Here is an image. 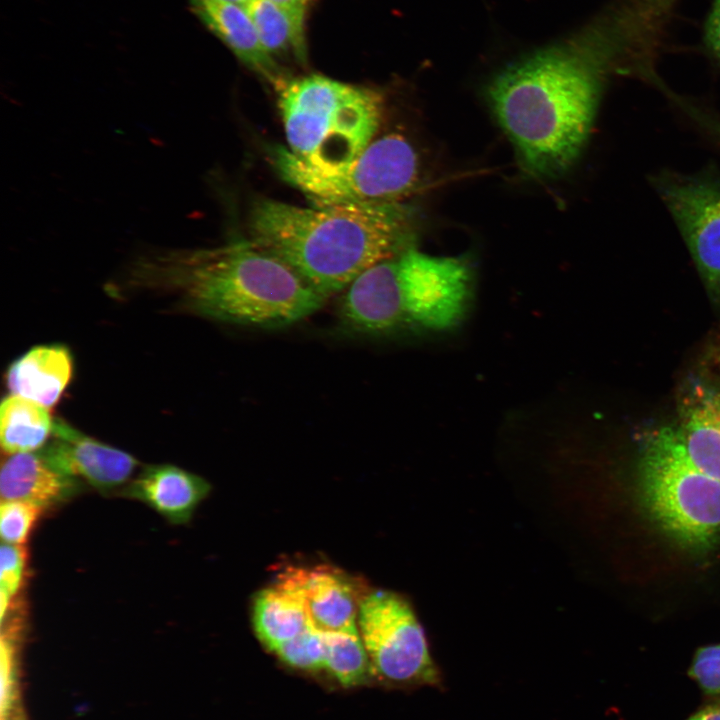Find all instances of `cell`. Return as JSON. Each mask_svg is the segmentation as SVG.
Listing matches in <instances>:
<instances>
[{
    "label": "cell",
    "instance_id": "obj_1",
    "mask_svg": "<svg viewBox=\"0 0 720 720\" xmlns=\"http://www.w3.org/2000/svg\"><path fill=\"white\" fill-rule=\"evenodd\" d=\"M659 40L642 11L611 6L568 46L539 51L497 74L488 101L522 168L541 179L567 172L587 143L606 79L641 78Z\"/></svg>",
    "mask_w": 720,
    "mask_h": 720
},
{
    "label": "cell",
    "instance_id": "obj_2",
    "mask_svg": "<svg viewBox=\"0 0 720 720\" xmlns=\"http://www.w3.org/2000/svg\"><path fill=\"white\" fill-rule=\"evenodd\" d=\"M131 280L175 293L202 316L257 328L290 326L327 300L284 261L249 239L146 256L135 262Z\"/></svg>",
    "mask_w": 720,
    "mask_h": 720
},
{
    "label": "cell",
    "instance_id": "obj_3",
    "mask_svg": "<svg viewBox=\"0 0 720 720\" xmlns=\"http://www.w3.org/2000/svg\"><path fill=\"white\" fill-rule=\"evenodd\" d=\"M249 240L289 265L326 299L372 265L411 247L413 210L401 202L301 207L256 200Z\"/></svg>",
    "mask_w": 720,
    "mask_h": 720
},
{
    "label": "cell",
    "instance_id": "obj_4",
    "mask_svg": "<svg viewBox=\"0 0 720 720\" xmlns=\"http://www.w3.org/2000/svg\"><path fill=\"white\" fill-rule=\"evenodd\" d=\"M276 91L287 148L322 170L339 169L358 157L383 119L380 92L324 75L288 78Z\"/></svg>",
    "mask_w": 720,
    "mask_h": 720
},
{
    "label": "cell",
    "instance_id": "obj_5",
    "mask_svg": "<svg viewBox=\"0 0 720 720\" xmlns=\"http://www.w3.org/2000/svg\"><path fill=\"white\" fill-rule=\"evenodd\" d=\"M637 494L650 522L683 550L704 554L718 543L720 482L693 464L675 426L645 433Z\"/></svg>",
    "mask_w": 720,
    "mask_h": 720
},
{
    "label": "cell",
    "instance_id": "obj_6",
    "mask_svg": "<svg viewBox=\"0 0 720 720\" xmlns=\"http://www.w3.org/2000/svg\"><path fill=\"white\" fill-rule=\"evenodd\" d=\"M270 160L279 176L314 206L400 202L416 189L420 177L418 153L399 133L374 139L336 170L316 168L284 146L272 147Z\"/></svg>",
    "mask_w": 720,
    "mask_h": 720
},
{
    "label": "cell",
    "instance_id": "obj_7",
    "mask_svg": "<svg viewBox=\"0 0 720 720\" xmlns=\"http://www.w3.org/2000/svg\"><path fill=\"white\" fill-rule=\"evenodd\" d=\"M360 637L374 672L397 686H439L440 672L431 657L424 630L400 595L376 590L361 598Z\"/></svg>",
    "mask_w": 720,
    "mask_h": 720
},
{
    "label": "cell",
    "instance_id": "obj_8",
    "mask_svg": "<svg viewBox=\"0 0 720 720\" xmlns=\"http://www.w3.org/2000/svg\"><path fill=\"white\" fill-rule=\"evenodd\" d=\"M408 322L447 331L465 319L473 296V270L466 257H437L412 246L396 255Z\"/></svg>",
    "mask_w": 720,
    "mask_h": 720
},
{
    "label": "cell",
    "instance_id": "obj_9",
    "mask_svg": "<svg viewBox=\"0 0 720 720\" xmlns=\"http://www.w3.org/2000/svg\"><path fill=\"white\" fill-rule=\"evenodd\" d=\"M656 189L676 221L703 283L720 302V183L663 174Z\"/></svg>",
    "mask_w": 720,
    "mask_h": 720
},
{
    "label": "cell",
    "instance_id": "obj_10",
    "mask_svg": "<svg viewBox=\"0 0 720 720\" xmlns=\"http://www.w3.org/2000/svg\"><path fill=\"white\" fill-rule=\"evenodd\" d=\"M52 440L37 451L56 471L107 494L126 486L137 467L130 454L54 419Z\"/></svg>",
    "mask_w": 720,
    "mask_h": 720
},
{
    "label": "cell",
    "instance_id": "obj_11",
    "mask_svg": "<svg viewBox=\"0 0 720 720\" xmlns=\"http://www.w3.org/2000/svg\"><path fill=\"white\" fill-rule=\"evenodd\" d=\"M339 315L346 328L366 335L387 334L408 322L396 255L372 265L347 286Z\"/></svg>",
    "mask_w": 720,
    "mask_h": 720
},
{
    "label": "cell",
    "instance_id": "obj_12",
    "mask_svg": "<svg viewBox=\"0 0 720 720\" xmlns=\"http://www.w3.org/2000/svg\"><path fill=\"white\" fill-rule=\"evenodd\" d=\"M277 583L298 595L309 624L320 632H357L361 600L353 583L329 567L286 568Z\"/></svg>",
    "mask_w": 720,
    "mask_h": 720
},
{
    "label": "cell",
    "instance_id": "obj_13",
    "mask_svg": "<svg viewBox=\"0 0 720 720\" xmlns=\"http://www.w3.org/2000/svg\"><path fill=\"white\" fill-rule=\"evenodd\" d=\"M677 417L675 427L688 457L720 482V387L689 378L678 393Z\"/></svg>",
    "mask_w": 720,
    "mask_h": 720
},
{
    "label": "cell",
    "instance_id": "obj_14",
    "mask_svg": "<svg viewBox=\"0 0 720 720\" xmlns=\"http://www.w3.org/2000/svg\"><path fill=\"white\" fill-rule=\"evenodd\" d=\"M210 491L202 477L170 464L147 466L121 495L148 505L172 524L187 523Z\"/></svg>",
    "mask_w": 720,
    "mask_h": 720
},
{
    "label": "cell",
    "instance_id": "obj_15",
    "mask_svg": "<svg viewBox=\"0 0 720 720\" xmlns=\"http://www.w3.org/2000/svg\"><path fill=\"white\" fill-rule=\"evenodd\" d=\"M191 1L195 14L244 65L275 89L288 79L263 47L244 6L216 0Z\"/></svg>",
    "mask_w": 720,
    "mask_h": 720
},
{
    "label": "cell",
    "instance_id": "obj_16",
    "mask_svg": "<svg viewBox=\"0 0 720 720\" xmlns=\"http://www.w3.org/2000/svg\"><path fill=\"white\" fill-rule=\"evenodd\" d=\"M82 486L53 469L38 452L8 455L1 466L2 500L28 501L47 510L77 495Z\"/></svg>",
    "mask_w": 720,
    "mask_h": 720
},
{
    "label": "cell",
    "instance_id": "obj_17",
    "mask_svg": "<svg viewBox=\"0 0 720 720\" xmlns=\"http://www.w3.org/2000/svg\"><path fill=\"white\" fill-rule=\"evenodd\" d=\"M73 373V359L63 345L36 346L16 359L6 373L12 395L34 401L46 408L61 398Z\"/></svg>",
    "mask_w": 720,
    "mask_h": 720
},
{
    "label": "cell",
    "instance_id": "obj_18",
    "mask_svg": "<svg viewBox=\"0 0 720 720\" xmlns=\"http://www.w3.org/2000/svg\"><path fill=\"white\" fill-rule=\"evenodd\" d=\"M253 624L259 640L272 652L310 626L300 597L277 582L257 594Z\"/></svg>",
    "mask_w": 720,
    "mask_h": 720
},
{
    "label": "cell",
    "instance_id": "obj_19",
    "mask_svg": "<svg viewBox=\"0 0 720 720\" xmlns=\"http://www.w3.org/2000/svg\"><path fill=\"white\" fill-rule=\"evenodd\" d=\"M54 419L48 408L10 395L0 407V442L8 455L41 450L52 435Z\"/></svg>",
    "mask_w": 720,
    "mask_h": 720
},
{
    "label": "cell",
    "instance_id": "obj_20",
    "mask_svg": "<svg viewBox=\"0 0 720 720\" xmlns=\"http://www.w3.org/2000/svg\"><path fill=\"white\" fill-rule=\"evenodd\" d=\"M244 7L271 56L292 53L306 63L305 12L288 10L271 0H250Z\"/></svg>",
    "mask_w": 720,
    "mask_h": 720
},
{
    "label": "cell",
    "instance_id": "obj_21",
    "mask_svg": "<svg viewBox=\"0 0 720 720\" xmlns=\"http://www.w3.org/2000/svg\"><path fill=\"white\" fill-rule=\"evenodd\" d=\"M322 633L325 642L324 669L343 686L366 683L372 668L358 631Z\"/></svg>",
    "mask_w": 720,
    "mask_h": 720
},
{
    "label": "cell",
    "instance_id": "obj_22",
    "mask_svg": "<svg viewBox=\"0 0 720 720\" xmlns=\"http://www.w3.org/2000/svg\"><path fill=\"white\" fill-rule=\"evenodd\" d=\"M274 653L291 667L306 671L322 670L325 667L323 633L309 626Z\"/></svg>",
    "mask_w": 720,
    "mask_h": 720
},
{
    "label": "cell",
    "instance_id": "obj_23",
    "mask_svg": "<svg viewBox=\"0 0 720 720\" xmlns=\"http://www.w3.org/2000/svg\"><path fill=\"white\" fill-rule=\"evenodd\" d=\"M44 511L42 507L28 501L2 500L0 508L2 543L24 545Z\"/></svg>",
    "mask_w": 720,
    "mask_h": 720
},
{
    "label": "cell",
    "instance_id": "obj_24",
    "mask_svg": "<svg viewBox=\"0 0 720 720\" xmlns=\"http://www.w3.org/2000/svg\"><path fill=\"white\" fill-rule=\"evenodd\" d=\"M0 558V593L13 601L27 578L28 550L24 545L2 543Z\"/></svg>",
    "mask_w": 720,
    "mask_h": 720
},
{
    "label": "cell",
    "instance_id": "obj_25",
    "mask_svg": "<svg viewBox=\"0 0 720 720\" xmlns=\"http://www.w3.org/2000/svg\"><path fill=\"white\" fill-rule=\"evenodd\" d=\"M688 673L704 693L720 695V644L699 648Z\"/></svg>",
    "mask_w": 720,
    "mask_h": 720
},
{
    "label": "cell",
    "instance_id": "obj_26",
    "mask_svg": "<svg viewBox=\"0 0 720 720\" xmlns=\"http://www.w3.org/2000/svg\"><path fill=\"white\" fill-rule=\"evenodd\" d=\"M668 96L682 108V110L694 120L701 128H703L712 138L720 144V116L710 111L694 105L692 102L678 96L674 92H670Z\"/></svg>",
    "mask_w": 720,
    "mask_h": 720
},
{
    "label": "cell",
    "instance_id": "obj_27",
    "mask_svg": "<svg viewBox=\"0 0 720 720\" xmlns=\"http://www.w3.org/2000/svg\"><path fill=\"white\" fill-rule=\"evenodd\" d=\"M703 43L709 55L720 65V0H712L703 26Z\"/></svg>",
    "mask_w": 720,
    "mask_h": 720
},
{
    "label": "cell",
    "instance_id": "obj_28",
    "mask_svg": "<svg viewBox=\"0 0 720 720\" xmlns=\"http://www.w3.org/2000/svg\"><path fill=\"white\" fill-rule=\"evenodd\" d=\"M686 720H720V698L703 706Z\"/></svg>",
    "mask_w": 720,
    "mask_h": 720
},
{
    "label": "cell",
    "instance_id": "obj_29",
    "mask_svg": "<svg viewBox=\"0 0 720 720\" xmlns=\"http://www.w3.org/2000/svg\"><path fill=\"white\" fill-rule=\"evenodd\" d=\"M282 7L296 12H305L307 3L310 0H271Z\"/></svg>",
    "mask_w": 720,
    "mask_h": 720
},
{
    "label": "cell",
    "instance_id": "obj_30",
    "mask_svg": "<svg viewBox=\"0 0 720 720\" xmlns=\"http://www.w3.org/2000/svg\"><path fill=\"white\" fill-rule=\"evenodd\" d=\"M216 1L228 2V3L245 6L250 0H216Z\"/></svg>",
    "mask_w": 720,
    "mask_h": 720
},
{
    "label": "cell",
    "instance_id": "obj_31",
    "mask_svg": "<svg viewBox=\"0 0 720 720\" xmlns=\"http://www.w3.org/2000/svg\"><path fill=\"white\" fill-rule=\"evenodd\" d=\"M719 361H720V356H719Z\"/></svg>",
    "mask_w": 720,
    "mask_h": 720
}]
</instances>
